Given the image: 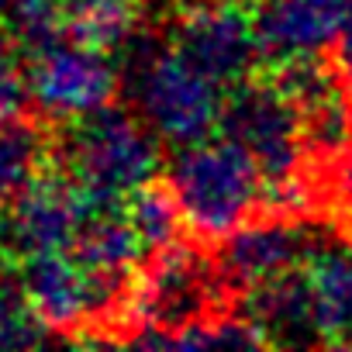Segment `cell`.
I'll list each match as a JSON object with an SVG mask.
<instances>
[{
	"instance_id": "obj_6",
	"label": "cell",
	"mask_w": 352,
	"mask_h": 352,
	"mask_svg": "<svg viewBox=\"0 0 352 352\" xmlns=\"http://www.w3.org/2000/svg\"><path fill=\"white\" fill-rule=\"evenodd\" d=\"M90 211L87 190L63 173H38L35 180L0 211V256L28 259L38 252L73 249Z\"/></svg>"
},
{
	"instance_id": "obj_3",
	"label": "cell",
	"mask_w": 352,
	"mask_h": 352,
	"mask_svg": "<svg viewBox=\"0 0 352 352\" xmlns=\"http://www.w3.org/2000/svg\"><path fill=\"white\" fill-rule=\"evenodd\" d=\"M166 180L180 201L187 228L201 242H221L266 214V176L228 135L180 148Z\"/></svg>"
},
{
	"instance_id": "obj_20",
	"label": "cell",
	"mask_w": 352,
	"mask_h": 352,
	"mask_svg": "<svg viewBox=\"0 0 352 352\" xmlns=\"http://www.w3.org/2000/svg\"><path fill=\"white\" fill-rule=\"evenodd\" d=\"M4 121H11V118H8V114H4V111H0V124H4Z\"/></svg>"
},
{
	"instance_id": "obj_4",
	"label": "cell",
	"mask_w": 352,
	"mask_h": 352,
	"mask_svg": "<svg viewBox=\"0 0 352 352\" xmlns=\"http://www.w3.org/2000/svg\"><path fill=\"white\" fill-rule=\"evenodd\" d=\"M66 124L69 128L56 135L52 159H59L63 169L90 194L121 201L155 176L162 138L131 107L104 104Z\"/></svg>"
},
{
	"instance_id": "obj_15",
	"label": "cell",
	"mask_w": 352,
	"mask_h": 352,
	"mask_svg": "<svg viewBox=\"0 0 352 352\" xmlns=\"http://www.w3.org/2000/svg\"><path fill=\"white\" fill-rule=\"evenodd\" d=\"M124 211H128L145 252L173 245L180 239V228L187 225L169 180H145L142 187H135L124 201Z\"/></svg>"
},
{
	"instance_id": "obj_2",
	"label": "cell",
	"mask_w": 352,
	"mask_h": 352,
	"mask_svg": "<svg viewBox=\"0 0 352 352\" xmlns=\"http://www.w3.org/2000/svg\"><path fill=\"white\" fill-rule=\"evenodd\" d=\"M121 52L124 63L118 73L128 107L162 138V145L187 148L221 128V83L201 73L187 56L138 32Z\"/></svg>"
},
{
	"instance_id": "obj_10",
	"label": "cell",
	"mask_w": 352,
	"mask_h": 352,
	"mask_svg": "<svg viewBox=\"0 0 352 352\" xmlns=\"http://www.w3.org/2000/svg\"><path fill=\"white\" fill-rule=\"evenodd\" d=\"M242 314L266 335L270 345H321L304 263L242 290Z\"/></svg>"
},
{
	"instance_id": "obj_5",
	"label": "cell",
	"mask_w": 352,
	"mask_h": 352,
	"mask_svg": "<svg viewBox=\"0 0 352 352\" xmlns=\"http://www.w3.org/2000/svg\"><path fill=\"white\" fill-rule=\"evenodd\" d=\"M169 45L201 73L235 87L263 63L249 0H190L169 18Z\"/></svg>"
},
{
	"instance_id": "obj_21",
	"label": "cell",
	"mask_w": 352,
	"mask_h": 352,
	"mask_svg": "<svg viewBox=\"0 0 352 352\" xmlns=\"http://www.w3.org/2000/svg\"><path fill=\"white\" fill-rule=\"evenodd\" d=\"M345 349H352V335H349V345H345Z\"/></svg>"
},
{
	"instance_id": "obj_11",
	"label": "cell",
	"mask_w": 352,
	"mask_h": 352,
	"mask_svg": "<svg viewBox=\"0 0 352 352\" xmlns=\"http://www.w3.org/2000/svg\"><path fill=\"white\" fill-rule=\"evenodd\" d=\"M321 345H349L352 335V249H314L304 259Z\"/></svg>"
},
{
	"instance_id": "obj_12",
	"label": "cell",
	"mask_w": 352,
	"mask_h": 352,
	"mask_svg": "<svg viewBox=\"0 0 352 352\" xmlns=\"http://www.w3.org/2000/svg\"><path fill=\"white\" fill-rule=\"evenodd\" d=\"M56 152V135H49L35 118L18 114L0 124V204L21 194Z\"/></svg>"
},
{
	"instance_id": "obj_16",
	"label": "cell",
	"mask_w": 352,
	"mask_h": 352,
	"mask_svg": "<svg viewBox=\"0 0 352 352\" xmlns=\"http://www.w3.org/2000/svg\"><path fill=\"white\" fill-rule=\"evenodd\" d=\"M56 331L35 314L21 276L0 259V349H35L45 345Z\"/></svg>"
},
{
	"instance_id": "obj_7",
	"label": "cell",
	"mask_w": 352,
	"mask_h": 352,
	"mask_svg": "<svg viewBox=\"0 0 352 352\" xmlns=\"http://www.w3.org/2000/svg\"><path fill=\"white\" fill-rule=\"evenodd\" d=\"M28 90L35 111L49 121H73L111 104L121 90V73L107 52L76 38L59 42L28 66Z\"/></svg>"
},
{
	"instance_id": "obj_19",
	"label": "cell",
	"mask_w": 352,
	"mask_h": 352,
	"mask_svg": "<svg viewBox=\"0 0 352 352\" xmlns=\"http://www.w3.org/2000/svg\"><path fill=\"white\" fill-rule=\"evenodd\" d=\"M25 4H28V0H0V14L8 18V14H14L18 8H25Z\"/></svg>"
},
{
	"instance_id": "obj_17",
	"label": "cell",
	"mask_w": 352,
	"mask_h": 352,
	"mask_svg": "<svg viewBox=\"0 0 352 352\" xmlns=\"http://www.w3.org/2000/svg\"><path fill=\"white\" fill-rule=\"evenodd\" d=\"M32 90H28V73H25V52L18 49L14 35L8 25L0 28V111L8 118H18L28 111Z\"/></svg>"
},
{
	"instance_id": "obj_14",
	"label": "cell",
	"mask_w": 352,
	"mask_h": 352,
	"mask_svg": "<svg viewBox=\"0 0 352 352\" xmlns=\"http://www.w3.org/2000/svg\"><path fill=\"white\" fill-rule=\"evenodd\" d=\"M304 187L311 197V214L331 221L335 232L352 239V135L328 162L304 169Z\"/></svg>"
},
{
	"instance_id": "obj_13",
	"label": "cell",
	"mask_w": 352,
	"mask_h": 352,
	"mask_svg": "<svg viewBox=\"0 0 352 352\" xmlns=\"http://www.w3.org/2000/svg\"><path fill=\"white\" fill-rule=\"evenodd\" d=\"M69 38L114 52L124 49L138 28V0H63Z\"/></svg>"
},
{
	"instance_id": "obj_18",
	"label": "cell",
	"mask_w": 352,
	"mask_h": 352,
	"mask_svg": "<svg viewBox=\"0 0 352 352\" xmlns=\"http://www.w3.org/2000/svg\"><path fill=\"white\" fill-rule=\"evenodd\" d=\"M331 63L342 73V80L352 87V11H349V18H345V25H342V32L331 45Z\"/></svg>"
},
{
	"instance_id": "obj_8",
	"label": "cell",
	"mask_w": 352,
	"mask_h": 352,
	"mask_svg": "<svg viewBox=\"0 0 352 352\" xmlns=\"http://www.w3.org/2000/svg\"><path fill=\"white\" fill-rule=\"evenodd\" d=\"M318 245L311 242V228L304 218L294 214H259L245 228L232 232L228 239L218 242V263L232 287L242 294L252 283H263L276 273H287L300 266Z\"/></svg>"
},
{
	"instance_id": "obj_9",
	"label": "cell",
	"mask_w": 352,
	"mask_h": 352,
	"mask_svg": "<svg viewBox=\"0 0 352 352\" xmlns=\"http://www.w3.org/2000/svg\"><path fill=\"white\" fill-rule=\"evenodd\" d=\"M352 0H259L252 4L263 63H290L324 56L335 45Z\"/></svg>"
},
{
	"instance_id": "obj_1",
	"label": "cell",
	"mask_w": 352,
	"mask_h": 352,
	"mask_svg": "<svg viewBox=\"0 0 352 352\" xmlns=\"http://www.w3.org/2000/svg\"><path fill=\"white\" fill-rule=\"evenodd\" d=\"M235 297L239 290L225 276L218 252L176 239L173 245L148 252V263L135 270L114 342L173 349L187 328L242 311V300Z\"/></svg>"
}]
</instances>
